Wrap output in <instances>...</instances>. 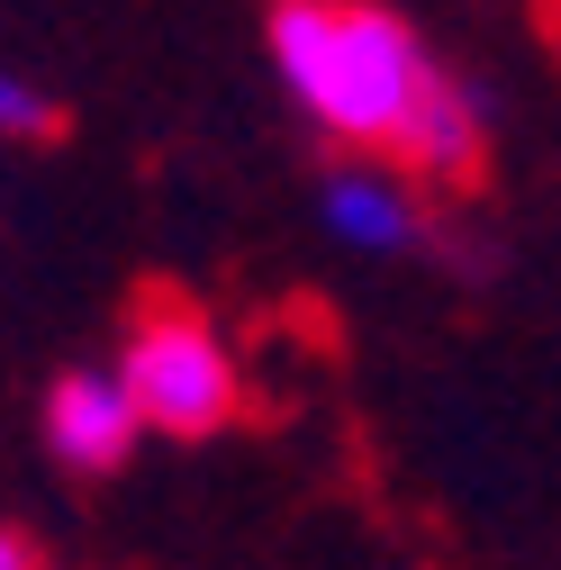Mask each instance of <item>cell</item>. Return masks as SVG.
<instances>
[{"mask_svg": "<svg viewBox=\"0 0 561 570\" xmlns=\"http://www.w3.org/2000/svg\"><path fill=\"white\" fill-rule=\"evenodd\" d=\"M272 82L335 155L390 164L407 118L426 109L444 55L390 0H263Z\"/></svg>", "mask_w": 561, "mask_h": 570, "instance_id": "obj_1", "label": "cell"}, {"mask_svg": "<svg viewBox=\"0 0 561 570\" xmlns=\"http://www.w3.org/2000/svg\"><path fill=\"white\" fill-rule=\"evenodd\" d=\"M109 372H118L136 425L164 435V444H208V435H227L245 416V372H236L227 326L181 291H146L127 308Z\"/></svg>", "mask_w": 561, "mask_h": 570, "instance_id": "obj_2", "label": "cell"}, {"mask_svg": "<svg viewBox=\"0 0 561 570\" xmlns=\"http://www.w3.org/2000/svg\"><path fill=\"white\" fill-rule=\"evenodd\" d=\"M317 227L344 254H372V263H407V254H435L444 245L435 190H416L398 164H363V155H344L317 181Z\"/></svg>", "mask_w": 561, "mask_h": 570, "instance_id": "obj_3", "label": "cell"}, {"mask_svg": "<svg viewBox=\"0 0 561 570\" xmlns=\"http://www.w3.org/2000/svg\"><path fill=\"white\" fill-rule=\"evenodd\" d=\"M37 444L73 480H118L136 462V444H146V425H136V407H127L109 363H63L37 390Z\"/></svg>", "mask_w": 561, "mask_h": 570, "instance_id": "obj_4", "label": "cell"}, {"mask_svg": "<svg viewBox=\"0 0 561 570\" xmlns=\"http://www.w3.org/2000/svg\"><path fill=\"white\" fill-rule=\"evenodd\" d=\"M489 146H499V109H489V91L471 82V73H435V91H426V109L407 118V136H398V173L416 181V190H480V173H489Z\"/></svg>", "mask_w": 561, "mask_h": 570, "instance_id": "obj_5", "label": "cell"}, {"mask_svg": "<svg viewBox=\"0 0 561 570\" xmlns=\"http://www.w3.org/2000/svg\"><path fill=\"white\" fill-rule=\"evenodd\" d=\"M63 100L37 82V73H19V63H0V146H63Z\"/></svg>", "mask_w": 561, "mask_h": 570, "instance_id": "obj_6", "label": "cell"}, {"mask_svg": "<svg viewBox=\"0 0 561 570\" xmlns=\"http://www.w3.org/2000/svg\"><path fill=\"white\" fill-rule=\"evenodd\" d=\"M0 570H55V561H46V543H37L19 517H0Z\"/></svg>", "mask_w": 561, "mask_h": 570, "instance_id": "obj_7", "label": "cell"}]
</instances>
